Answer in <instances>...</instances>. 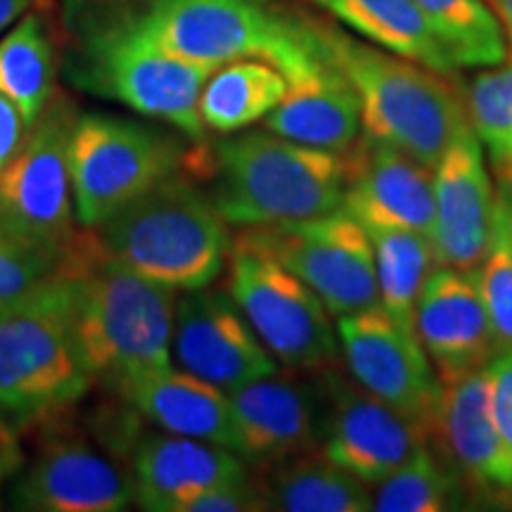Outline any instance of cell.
I'll return each instance as SVG.
<instances>
[{"label":"cell","mask_w":512,"mask_h":512,"mask_svg":"<svg viewBox=\"0 0 512 512\" xmlns=\"http://www.w3.org/2000/svg\"><path fill=\"white\" fill-rule=\"evenodd\" d=\"M55 273L72 292V325L93 384L121 399L171 366L176 292L119 264L93 228L76 233Z\"/></svg>","instance_id":"obj_1"},{"label":"cell","mask_w":512,"mask_h":512,"mask_svg":"<svg viewBox=\"0 0 512 512\" xmlns=\"http://www.w3.org/2000/svg\"><path fill=\"white\" fill-rule=\"evenodd\" d=\"M93 17H117L166 53L216 69L261 60L292 81L332 62L323 22L268 0H114Z\"/></svg>","instance_id":"obj_2"},{"label":"cell","mask_w":512,"mask_h":512,"mask_svg":"<svg viewBox=\"0 0 512 512\" xmlns=\"http://www.w3.org/2000/svg\"><path fill=\"white\" fill-rule=\"evenodd\" d=\"M181 169L93 228L112 259L174 292L209 287L226 266L228 223Z\"/></svg>","instance_id":"obj_3"},{"label":"cell","mask_w":512,"mask_h":512,"mask_svg":"<svg viewBox=\"0 0 512 512\" xmlns=\"http://www.w3.org/2000/svg\"><path fill=\"white\" fill-rule=\"evenodd\" d=\"M209 178L211 202L230 226L306 221L342 207L347 152L249 131L211 147Z\"/></svg>","instance_id":"obj_4"},{"label":"cell","mask_w":512,"mask_h":512,"mask_svg":"<svg viewBox=\"0 0 512 512\" xmlns=\"http://www.w3.org/2000/svg\"><path fill=\"white\" fill-rule=\"evenodd\" d=\"M325 41L361 102L363 133L434 169L470 124L465 100L444 74L323 24Z\"/></svg>","instance_id":"obj_5"},{"label":"cell","mask_w":512,"mask_h":512,"mask_svg":"<svg viewBox=\"0 0 512 512\" xmlns=\"http://www.w3.org/2000/svg\"><path fill=\"white\" fill-rule=\"evenodd\" d=\"M91 387L76 349L72 292L53 273L0 311V411L15 422H46L67 413Z\"/></svg>","instance_id":"obj_6"},{"label":"cell","mask_w":512,"mask_h":512,"mask_svg":"<svg viewBox=\"0 0 512 512\" xmlns=\"http://www.w3.org/2000/svg\"><path fill=\"white\" fill-rule=\"evenodd\" d=\"M72 79L98 93L171 124L192 143H204L200 95L216 67L181 60L117 17L83 22L69 62Z\"/></svg>","instance_id":"obj_7"},{"label":"cell","mask_w":512,"mask_h":512,"mask_svg":"<svg viewBox=\"0 0 512 512\" xmlns=\"http://www.w3.org/2000/svg\"><path fill=\"white\" fill-rule=\"evenodd\" d=\"M76 110L50 100L27 138L0 169V221L31 252L57 268L79 233L69 143Z\"/></svg>","instance_id":"obj_8"},{"label":"cell","mask_w":512,"mask_h":512,"mask_svg":"<svg viewBox=\"0 0 512 512\" xmlns=\"http://www.w3.org/2000/svg\"><path fill=\"white\" fill-rule=\"evenodd\" d=\"M190 150L176 136L138 121L79 114L69 166L81 228L102 226L152 185L188 169Z\"/></svg>","instance_id":"obj_9"},{"label":"cell","mask_w":512,"mask_h":512,"mask_svg":"<svg viewBox=\"0 0 512 512\" xmlns=\"http://www.w3.org/2000/svg\"><path fill=\"white\" fill-rule=\"evenodd\" d=\"M228 264V292L275 361L292 370L335 366L339 344L330 311L302 278L240 238Z\"/></svg>","instance_id":"obj_10"},{"label":"cell","mask_w":512,"mask_h":512,"mask_svg":"<svg viewBox=\"0 0 512 512\" xmlns=\"http://www.w3.org/2000/svg\"><path fill=\"white\" fill-rule=\"evenodd\" d=\"M238 238L302 278L330 316L380 306L373 242L344 207L316 219L245 228Z\"/></svg>","instance_id":"obj_11"},{"label":"cell","mask_w":512,"mask_h":512,"mask_svg":"<svg viewBox=\"0 0 512 512\" xmlns=\"http://www.w3.org/2000/svg\"><path fill=\"white\" fill-rule=\"evenodd\" d=\"M337 337L351 377L432 434L441 380L418 335L399 328L382 306H375L339 316Z\"/></svg>","instance_id":"obj_12"},{"label":"cell","mask_w":512,"mask_h":512,"mask_svg":"<svg viewBox=\"0 0 512 512\" xmlns=\"http://www.w3.org/2000/svg\"><path fill=\"white\" fill-rule=\"evenodd\" d=\"M43 439L12 486V505L36 512H119L133 501L131 472L100 453L62 415L41 422Z\"/></svg>","instance_id":"obj_13"},{"label":"cell","mask_w":512,"mask_h":512,"mask_svg":"<svg viewBox=\"0 0 512 512\" xmlns=\"http://www.w3.org/2000/svg\"><path fill=\"white\" fill-rule=\"evenodd\" d=\"M323 453L366 484H377L430 446V432L356 380L323 368Z\"/></svg>","instance_id":"obj_14"},{"label":"cell","mask_w":512,"mask_h":512,"mask_svg":"<svg viewBox=\"0 0 512 512\" xmlns=\"http://www.w3.org/2000/svg\"><path fill=\"white\" fill-rule=\"evenodd\" d=\"M171 354L183 370L228 394L278 370L233 294L209 287L176 299Z\"/></svg>","instance_id":"obj_15"},{"label":"cell","mask_w":512,"mask_h":512,"mask_svg":"<svg viewBox=\"0 0 512 512\" xmlns=\"http://www.w3.org/2000/svg\"><path fill=\"white\" fill-rule=\"evenodd\" d=\"M233 453L252 465L316 451L323 441L325 392L320 382H306L294 370L261 377L230 392Z\"/></svg>","instance_id":"obj_16"},{"label":"cell","mask_w":512,"mask_h":512,"mask_svg":"<svg viewBox=\"0 0 512 512\" xmlns=\"http://www.w3.org/2000/svg\"><path fill=\"white\" fill-rule=\"evenodd\" d=\"M484 147L465 124L432 169L434 266L477 268L491 235L496 188Z\"/></svg>","instance_id":"obj_17"},{"label":"cell","mask_w":512,"mask_h":512,"mask_svg":"<svg viewBox=\"0 0 512 512\" xmlns=\"http://www.w3.org/2000/svg\"><path fill=\"white\" fill-rule=\"evenodd\" d=\"M342 207L366 230H413L432 242V169L363 133L347 150Z\"/></svg>","instance_id":"obj_18"},{"label":"cell","mask_w":512,"mask_h":512,"mask_svg":"<svg viewBox=\"0 0 512 512\" xmlns=\"http://www.w3.org/2000/svg\"><path fill=\"white\" fill-rule=\"evenodd\" d=\"M441 380V377H439ZM432 441L467 491L512 508V465L491 418L486 368L441 380Z\"/></svg>","instance_id":"obj_19"},{"label":"cell","mask_w":512,"mask_h":512,"mask_svg":"<svg viewBox=\"0 0 512 512\" xmlns=\"http://www.w3.org/2000/svg\"><path fill=\"white\" fill-rule=\"evenodd\" d=\"M415 332L441 380L489 366L496 342L477 268H432L418 299Z\"/></svg>","instance_id":"obj_20"},{"label":"cell","mask_w":512,"mask_h":512,"mask_svg":"<svg viewBox=\"0 0 512 512\" xmlns=\"http://www.w3.org/2000/svg\"><path fill=\"white\" fill-rule=\"evenodd\" d=\"M230 448L171 432H143L131 451L133 501L152 512H185L214 486L247 475Z\"/></svg>","instance_id":"obj_21"},{"label":"cell","mask_w":512,"mask_h":512,"mask_svg":"<svg viewBox=\"0 0 512 512\" xmlns=\"http://www.w3.org/2000/svg\"><path fill=\"white\" fill-rule=\"evenodd\" d=\"M275 136L318 150L347 152L361 136V102L335 57L323 67L287 81L280 105L266 117Z\"/></svg>","instance_id":"obj_22"},{"label":"cell","mask_w":512,"mask_h":512,"mask_svg":"<svg viewBox=\"0 0 512 512\" xmlns=\"http://www.w3.org/2000/svg\"><path fill=\"white\" fill-rule=\"evenodd\" d=\"M121 401L136 408L140 418L159 430L209 441L233 451V418L230 396L188 370H164L138 382L121 396Z\"/></svg>","instance_id":"obj_23"},{"label":"cell","mask_w":512,"mask_h":512,"mask_svg":"<svg viewBox=\"0 0 512 512\" xmlns=\"http://www.w3.org/2000/svg\"><path fill=\"white\" fill-rule=\"evenodd\" d=\"M342 27L373 46L451 76V55L437 41L413 0H313Z\"/></svg>","instance_id":"obj_24"},{"label":"cell","mask_w":512,"mask_h":512,"mask_svg":"<svg viewBox=\"0 0 512 512\" xmlns=\"http://www.w3.org/2000/svg\"><path fill=\"white\" fill-rule=\"evenodd\" d=\"M266 510L285 512H368L373 510L370 484L351 475L325 456L302 453L275 463L261 482Z\"/></svg>","instance_id":"obj_25"},{"label":"cell","mask_w":512,"mask_h":512,"mask_svg":"<svg viewBox=\"0 0 512 512\" xmlns=\"http://www.w3.org/2000/svg\"><path fill=\"white\" fill-rule=\"evenodd\" d=\"M287 93V79L273 64L261 60L228 62L204 83L200 117L209 131L238 133L266 119Z\"/></svg>","instance_id":"obj_26"},{"label":"cell","mask_w":512,"mask_h":512,"mask_svg":"<svg viewBox=\"0 0 512 512\" xmlns=\"http://www.w3.org/2000/svg\"><path fill=\"white\" fill-rule=\"evenodd\" d=\"M375 249L380 306L399 328L415 332V311L427 275L434 268L432 242L413 230H368Z\"/></svg>","instance_id":"obj_27"},{"label":"cell","mask_w":512,"mask_h":512,"mask_svg":"<svg viewBox=\"0 0 512 512\" xmlns=\"http://www.w3.org/2000/svg\"><path fill=\"white\" fill-rule=\"evenodd\" d=\"M55 53L38 15H27L0 41V93L31 126L53 100Z\"/></svg>","instance_id":"obj_28"},{"label":"cell","mask_w":512,"mask_h":512,"mask_svg":"<svg viewBox=\"0 0 512 512\" xmlns=\"http://www.w3.org/2000/svg\"><path fill=\"white\" fill-rule=\"evenodd\" d=\"M456 67H496L508 60V38L484 0H413Z\"/></svg>","instance_id":"obj_29"},{"label":"cell","mask_w":512,"mask_h":512,"mask_svg":"<svg viewBox=\"0 0 512 512\" xmlns=\"http://www.w3.org/2000/svg\"><path fill=\"white\" fill-rule=\"evenodd\" d=\"M463 477L437 456L432 446L420 448L399 470L377 482L373 510L377 512H446L465 508Z\"/></svg>","instance_id":"obj_30"},{"label":"cell","mask_w":512,"mask_h":512,"mask_svg":"<svg viewBox=\"0 0 512 512\" xmlns=\"http://www.w3.org/2000/svg\"><path fill=\"white\" fill-rule=\"evenodd\" d=\"M465 110L496 183H512V57L475 76Z\"/></svg>","instance_id":"obj_31"},{"label":"cell","mask_w":512,"mask_h":512,"mask_svg":"<svg viewBox=\"0 0 512 512\" xmlns=\"http://www.w3.org/2000/svg\"><path fill=\"white\" fill-rule=\"evenodd\" d=\"M477 278L496 354H505L512 351V183H496L494 223L477 266Z\"/></svg>","instance_id":"obj_32"},{"label":"cell","mask_w":512,"mask_h":512,"mask_svg":"<svg viewBox=\"0 0 512 512\" xmlns=\"http://www.w3.org/2000/svg\"><path fill=\"white\" fill-rule=\"evenodd\" d=\"M53 273L50 261L22 245L0 221V311L41 287Z\"/></svg>","instance_id":"obj_33"},{"label":"cell","mask_w":512,"mask_h":512,"mask_svg":"<svg viewBox=\"0 0 512 512\" xmlns=\"http://www.w3.org/2000/svg\"><path fill=\"white\" fill-rule=\"evenodd\" d=\"M266 510V498L261 484L249 479V475L233 479L204 491L188 503L185 512H256Z\"/></svg>","instance_id":"obj_34"},{"label":"cell","mask_w":512,"mask_h":512,"mask_svg":"<svg viewBox=\"0 0 512 512\" xmlns=\"http://www.w3.org/2000/svg\"><path fill=\"white\" fill-rule=\"evenodd\" d=\"M486 380H489L491 418L512 465V351L491 358L486 366Z\"/></svg>","instance_id":"obj_35"},{"label":"cell","mask_w":512,"mask_h":512,"mask_svg":"<svg viewBox=\"0 0 512 512\" xmlns=\"http://www.w3.org/2000/svg\"><path fill=\"white\" fill-rule=\"evenodd\" d=\"M27 133L29 124L24 121L22 112L0 93V169L10 162L22 140L27 138Z\"/></svg>","instance_id":"obj_36"},{"label":"cell","mask_w":512,"mask_h":512,"mask_svg":"<svg viewBox=\"0 0 512 512\" xmlns=\"http://www.w3.org/2000/svg\"><path fill=\"white\" fill-rule=\"evenodd\" d=\"M22 446L15 432V420L0 411V484L22 470Z\"/></svg>","instance_id":"obj_37"},{"label":"cell","mask_w":512,"mask_h":512,"mask_svg":"<svg viewBox=\"0 0 512 512\" xmlns=\"http://www.w3.org/2000/svg\"><path fill=\"white\" fill-rule=\"evenodd\" d=\"M29 5L31 0H0V31L10 27L17 17H22Z\"/></svg>","instance_id":"obj_38"},{"label":"cell","mask_w":512,"mask_h":512,"mask_svg":"<svg viewBox=\"0 0 512 512\" xmlns=\"http://www.w3.org/2000/svg\"><path fill=\"white\" fill-rule=\"evenodd\" d=\"M489 3L494 5L496 17L501 19L505 34H508V38L512 41V0H489Z\"/></svg>","instance_id":"obj_39"}]
</instances>
